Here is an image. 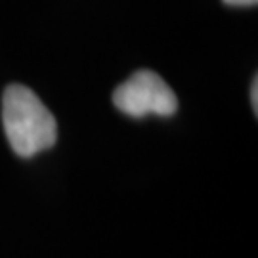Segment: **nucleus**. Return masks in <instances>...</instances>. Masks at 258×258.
<instances>
[{"label":"nucleus","mask_w":258,"mask_h":258,"mask_svg":"<svg viewBox=\"0 0 258 258\" xmlns=\"http://www.w3.org/2000/svg\"><path fill=\"white\" fill-rule=\"evenodd\" d=\"M2 124L12 149L23 159L55 144L57 124L37 94L23 84H10L2 98Z\"/></svg>","instance_id":"f257e3e1"},{"label":"nucleus","mask_w":258,"mask_h":258,"mask_svg":"<svg viewBox=\"0 0 258 258\" xmlns=\"http://www.w3.org/2000/svg\"><path fill=\"white\" fill-rule=\"evenodd\" d=\"M113 103L124 115L142 119L146 115L170 117L178 109V100L163 77L142 69L113 92Z\"/></svg>","instance_id":"f03ea898"},{"label":"nucleus","mask_w":258,"mask_h":258,"mask_svg":"<svg viewBox=\"0 0 258 258\" xmlns=\"http://www.w3.org/2000/svg\"><path fill=\"white\" fill-rule=\"evenodd\" d=\"M250 102H252V109L258 111V81L256 79L252 81V86H250Z\"/></svg>","instance_id":"7ed1b4c3"},{"label":"nucleus","mask_w":258,"mask_h":258,"mask_svg":"<svg viewBox=\"0 0 258 258\" xmlns=\"http://www.w3.org/2000/svg\"><path fill=\"white\" fill-rule=\"evenodd\" d=\"M230 6H254L258 0H224Z\"/></svg>","instance_id":"20e7f679"}]
</instances>
